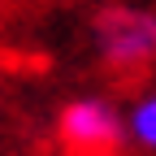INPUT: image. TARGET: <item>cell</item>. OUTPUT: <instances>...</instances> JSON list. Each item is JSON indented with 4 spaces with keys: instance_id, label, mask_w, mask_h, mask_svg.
<instances>
[{
    "instance_id": "6da1fadb",
    "label": "cell",
    "mask_w": 156,
    "mask_h": 156,
    "mask_svg": "<svg viewBox=\"0 0 156 156\" xmlns=\"http://www.w3.org/2000/svg\"><path fill=\"white\" fill-rule=\"evenodd\" d=\"M91 52L113 78H143L156 69V5L104 0L87 22Z\"/></svg>"
},
{
    "instance_id": "7a4b0ae2",
    "label": "cell",
    "mask_w": 156,
    "mask_h": 156,
    "mask_svg": "<svg viewBox=\"0 0 156 156\" xmlns=\"http://www.w3.org/2000/svg\"><path fill=\"white\" fill-rule=\"evenodd\" d=\"M56 139L69 156H113L126 143V122L122 104H113L108 95H74L56 108Z\"/></svg>"
},
{
    "instance_id": "3957f363",
    "label": "cell",
    "mask_w": 156,
    "mask_h": 156,
    "mask_svg": "<svg viewBox=\"0 0 156 156\" xmlns=\"http://www.w3.org/2000/svg\"><path fill=\"white\" fill-rule=\"evenodd\" d=\"M122 122H126V143L156 156V83L130 95V104L122 108Z\"/></svg>"
}]
</instances>
